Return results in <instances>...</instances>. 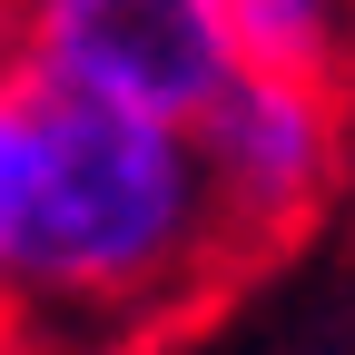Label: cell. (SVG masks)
Segmentation results:
<instances>
[{"mask_svg":"<svg viewBox=\"0 0 355 355\" xmlns=\"http://www.w3.org/2000/svg\"><path fill=\"white\" fill-rule=\"evenodd\" d=\"M30 119L40 89L20 69H0V355H10V316H20V207H30Z\"/></svg>","mask_w":355,"mask_h":355,"instance_id":"obj_5","label":"cell"},{"mask_svg":"<svg viewBox=\"0 0 355 355\" xmlns=\"http://www.w3.org/2000/svg\"><path fill=\"white\" fill-rule=\"evenodd\" d=\"M188 139H198V168H207L217 227H227V257L286 247L345 178V89L296 79V69H237L188 119Z\"/></svg>","mask_w":355,"mask_h":355,"instance_id":"obj_3","label":"cell"},{"mask_svg":"<svg viewBox=\"0 0 355 355\" xmlns=\"http://www.w3.org/2000/svg\"><path fill=\"white\" fill-rule=\"evenodd\" d=\"M217 266H227V227L188 128L40 89L10 345L99 355L109 336L188 306Z\"/></svg>","mask_w":355,"mask_h":355,"instance_id":"obj_1","label":"cell"},{"mask_svg":"<svg viewBox=\"0 0 355 355\" xmlns=\"http://www.w3.org/2000/svg\"><path fill=\"white\" fill-rule=\"evenodd\" d=\"M0 69H20L50 99H99L188 128L247 60L227 0H0Z\"/></svg>","mask_w":355,"mask_h":355,"instance_id":"obj_2","label":"cell"},{"mask_svg":"<svg viewBox=\"0 0 355 355\" xmlns=\"http://www.w3.org/2000/svg\"><path fill=\"white\" fill-rule=\"evenodd\" d=\"M237 60L355 89V0H227Z\"/></svg>","mask_w":355,"mask_h":355,"instance_id":"obj_4","label":"cell"}]
</instances>
